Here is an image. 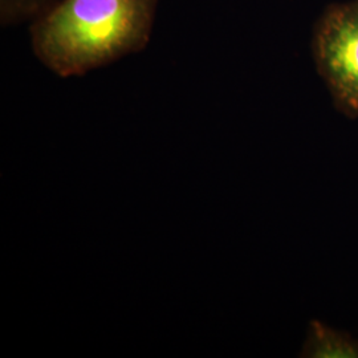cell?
Masks as SVG:
<instances>
[{
  "instance_id": "cell-4",
  "label": "cell",
  "mask_w": 358,
  "mask_h": 358,
  "mask_svg": "<svg viewBox=\"0 0 358 358\" xmlns=\"http://www.w3.org/2000/svg\"><path fill=\"white\" fill-rule=\"evenodd\" d=\"M62 0H0V24H32L52 11Z\"/></svg>"
},
{
  "instance_id": "cell-1",
  "label": "cell",
  "mask_w": 358,
  "mask_h": 358,
  "mask_svg": "<svg viewBox=\"0 0 358 358\" xmlns=\"http://www.w3.org/2000/svg\"><path fill=\"white\" fill-rule=\"evenodd\" d=\"M158 0H62L29 24L35 56L57 76H83L146 48Z\"/></svg>"
},
{
  "instance_id": "cell-2",
  "label": "cell",
  "mask_w": 358,
  "mask_h": 358,
  "mask_svg": "<svg viewBox=\"0 0 358 358\" xmlns=\"http://www.w3.org/2000/svg\"><path fill=\"white\" fill-rule=\"evenodd\" d=\"M313 56L337 108L358 117V0L333 6L322 15Z\"/></svg>"
},
{
  "instance_id": "cell-3",
  "label": "cell",
  "mask_w": 358,
  "mask_h": 358,
  "mask_svg": "<svg viewBox=\"0 0 358 358\" xmlns=\"http://www.w3.org/2000/svg\"><path fill=\"white\" fill-rule=\"evenodd\" d=\"M303 356L309 358H358V341L321 321L309 325Z\"/></svg>"
}]
</instances>
